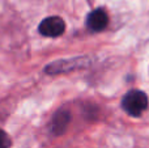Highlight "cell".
<instances>
[{
    "label": "cell",
    "instance_id": "cell-1",
    "mask_svg": "<svg viewBox=\"0 0 149 148\" xmlns=\"http://www.w3.org/2000/svg\"><path fill=\"white\" fill-rule=\"evenodd\" d=\"M149 100L145 92L139 89H131L122 98V108L131 117H140L148 109Z\"/></svg>",
    "mask_w": 149,
    "mask_h": 148
},
{
    "label": "cell",
    "instance_id": "cell-2",
    "mask_svg": "<svg viewBox=\"0 0 149 148\" xmlns=\"http://www.w3.org/2000/svg\"><path fill=\"white\" fill-rule=\"evenodd\" d=\"M92 62L93 59L90 57H77V58H71V59H60L47 64L45 71L47 73H50V75H56V73L70 72V71L89 67L92 64Z\"/></svg>",
    "mask_w": 149,
    "mask_h": 148
},
{
    "label": "cell",
    "instance_id": "cell-3",
    "mask_svg": "<svg viewBox=\"0 0 149 148\" xmlns=\"http://www.w3.org/2000/svg\"><path fill=\"white\" fill-rule=\"evenodd\" d=\"M38 30L42 36L55 38V37H59L64 33L65 22L59 16H51V17L45 18V20L39 24Z\"/></svg>",
    "mask_w": 149,
    "mask_h": 148
},
{
    "label": "cell",
    "instance_id": "cell-4",
    "mask_svg": "<svg viewBox=\"0 0 149 148\" xmlns=\"http://www.w3.org/2000/svg\"><path fill=\"white\" fill-rule=\"evenodd\" d=\"M109 24V16L105 9L98 8L90 12L86 17V25L92 31H102Z\"/></svg>",
    "mask_w": 149,
    "mask_h": 148
},
{
    "label": "cell",
    "instance_id": "cell-5",
    "mask_svg": "<svg viewBox=\"0 0 149 148\" xmlns=\"http://www.w3.org/2000/svg\"><path fill=\"white\" fill-rule=\"evenodd\" d=\"M71 122V114L67 110H59L55 113V115L52 117L51 122V130L55 135H62L64 134V131L67 130L68 125Z\"/></svg>",
    "mask_w": 149,
    "mask_h": 148
},
{
    "label": "cell",
    "instance_id": "cell-6",
    "mask_svg": "<svg viewBox=\"0 0 149 148\" xmlns=\"http://www.w3.org/2000/svg\"><path fill=\"white\" fill-rule=\"evenodd\" d=\"M10 146H12V140L9 135L5 131L0 130V148H9Z\"/></svg>",
    "mask_w": 149,
    "mask_h": 148
}]
</instances>
